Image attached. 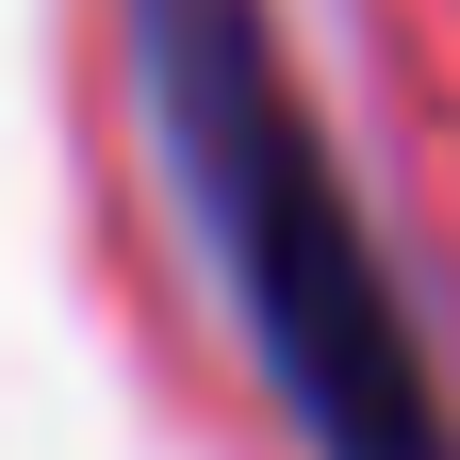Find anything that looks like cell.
<instances>
[{
	"mask_svg": "<svg viewBox=\"0 0 460 460\" xmlns=\"http://www.w3.org/2000/svg\"><path fill=\"white\" fill-rule=\"evenodd\" d=\"M132 66H148L181 214L214 247V296L247 329L279 428L313 460H460L444 345L394 279L362 181H345L313 83L279 66V17L263 0H132Z\"/></svg>",
	"mask_w": 460,
	"mask_h": 460,
	"instance_id": "obj_1",
	"label": "cell"
}]
</instances>
